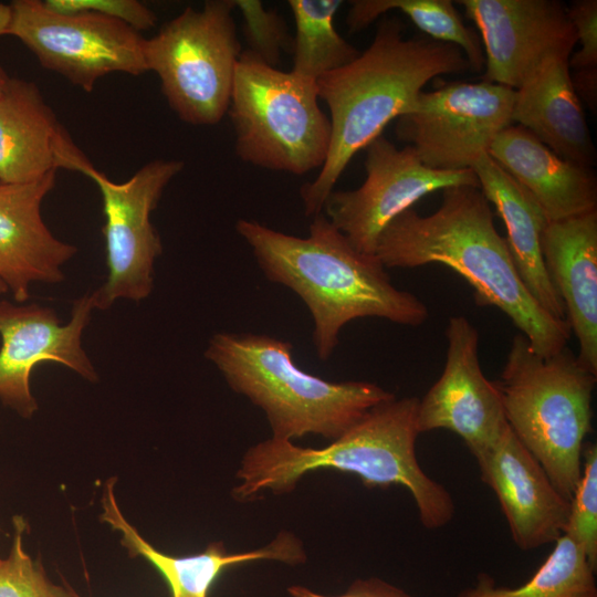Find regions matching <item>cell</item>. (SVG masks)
Listing matches in <instances>:
<instances>
[{
	"label": "cell",
	"instance_id": "1",
	"mask_svg": "<svg viewBox=\"0 0 597 597\" xmlns=\"http://www.w3.org/2000/svg\"><path fill=\"white\" fill-rule=\"evenodd\" d=\"M493 217L480 187H449L433 213L411 207L398 214L380 233L375 254L385 268H450L472 286L480 306L499 308L536 353L554 355L566 347L569 325L528 292Z\"/></svg>",
	"mask_w": 597,
	"mask_h": 597
},
{
	"label": "cell",
	"instance_id": "2",
	"mask_svg": "<svg viewBox=\"0 0 597 597\" xmlns=\"http://www.w3.org/2000/svg\"><path fill=\"white\" fill-rule=\"evenodd\" d=\"M419 398L392 399L371 409L360 421L324 448L296 446L270 438L250 447L240 461L231 491L247 503L270 491L292 492L307 473L336 470L352 473L368 489L402 486L410 493L422 526L449 524L455 506L450 492L431 479L416 454Z\"/></svg>",
	"mask_w": 597,
	"mask_h": 597
},
{
	"label": "cell",
	"instance_id": "3",
	"mask_svg": "<svg viewBox=\"0 0 597 597\" xmlns=\"http://www.w3.org/2000/svg\"><path fill=\"white\" fill-rule=\"evenodd\" d=\"M235 230L265 276L295 292L311 312L321 360L333 354L350 321L378 317L406 326L428 318L426 304L392 285L376 254L357 251L324 213L313 217L307 238L240 219Z\"/></svg>",
	"mask_w": 597,
	"mask_h": 597
},
{
	"label": "cell",
	"instance_id": "4",
	"mask_svg": "<svg viewBox=\"0 0 597 597\" xmlns=\"http://www.w3.org/2000/svg\"><path fill=\"white\" fill-rule=\"evenodd\" d=\"M471 70L455 45L431 38L404 36V24L385 18L370 45L347 65L316 81L329 111L331 145L316 178L302 186L305 213L323 211L350 159L406 114L432 78Z\"/></svg>",
	"mask_w": 597,
	"mask_h": 597
},
{
	"label": "cell",
	"instance_id": "5",
	"mask_svg": "<svg viewBox=\"0 0 597 597\" xmlns=\"http://www.w3.org/2000/svg\"><path fill=\"white\" fill-rule=\"evenodd\" d=\"M290 342L250 333H217L205 352L230 388L265 413L280 440L317 434L337 439L371 409L395 399L362 380L328 381L295 365Z\"/></svg>",
	"mask_w": 597,
	"mask_h": 597
},
{
	"label": "cell",
	"instance_id": "6",
	"mask_svg": "<svg viewBox=\"0 0 597 597\" xmlns=\"http://www.w3.org/2000/svg\"><path fill=\"white\" fill-rule=\"evenodd\" d=\"M596 376L567 347L542 356L520 333L496 381L510 429L569 502L591 431Z\"/></svg>",
	"mask_w": 597,
	"mask_h": 597
},
{
	"label": "cell",
	"instance_id": "7",
	"mask_svg": "<svg viewBox=\"0 0 597 597\" xmlns=\"http://www.w3.org/2000/svg\"><path fill=\"white\" fill-rule=\"evenodd\" d=\"M318 100L315 81L272 67L243 50L227 112L237 156L252 166L298 176L321 169L332 128Z\"/></svg>",
	"mask_w": 597,
	"mask_h": 597
},
{
	"label": "cell",
	"instance_id": "8",
	"mask_svg": "<svg viewBox=\"0 0 597 597\" xmlns=\"http://www.w3.org/2000/svg\"><path fill=\"white\" fill-rule=\"evenodd\" d=\"M234 0L187 7L150 39H145L147 71L178 117L191 125H214L228 112L241 55L232 12Z\"/></svg>",
	"mask_w": 597,
	"mask_h": 597
},
{
	"label": "cell",
	"instance_id": "9",
	"mask_svg": "<svg viewBox=\"0 0 597 597\" xmlns=\"http://www.w3.org/2000/svg\"><path fill=\"white\" fill-rule=\"evenodd\" d=\"M181 160L155 159L129 179L115 182L87 163L80 172L97 186L103 202L107 277L92 293L95 308H109L119 298L139 302L154 286V265L163 252L150 213L170 180L184 168Z\"/></svg>",
	"mask_w": 597,
	"mask_h": 597
},
{
	"label": "cell",
	"instance_id": "10",
	"mask_svg": "<svg viewBox=\"0 0 597 597\" xmlns=\"http://www.w3.org/2000/svg\"><path fill=\"white\" fill-rule=\"evenodd\" d=\"M9 35L19 39L48 70L85 92L109 73L147 72L145 39L127 24L93 13L62 14L40 0H15Z\"/></svg>",
	"mask_w": 597,
	"mask_h": 597
},
{
	"label": "cell",
	"instance_id": "11",
	"mask_svg": "<svg viewBox=\"0 0 597 597\" xmlns=\"http://www.w3.org/2000/svg\"><path fill=\"white\" fill-rule=\"evenodd\" d=\"M515 90L482 81L451 82L421 92L397 118V137L432 169H472L494 138L512 125Z\"/></svg>",
	"mask_w": 597,
	"mask_h": 597
},
{
	"label": "cell",
	"instance_id": "12",
	"mask_svg": "<svg viewBox=\"0 0 597 597\" xmlns=\"http://www.w3.org/2000/svg\"><path fill=\"white\" fill-rule=\"evenodd\" d=\"M365 151L363 185L354 190H333L323 207L327 219L365 254H375L384 229L428 193L455 186L480 187L473 169L429 168L411 146L397 148L383 135Z\"/></svg>",
	"mask_w": 597,
	"mask_h": 597
},
{
	"label": "cell",
	"instance_id": "13",
	"mask_svg": "<svg viewBox=\"0 0 597 597\" xmlns=\"http://www.w3.org/2000/svg\"><path fill=\"white\" fill-rule=\"evenodd\" d=\"M93 310V296L85 294L73 302L71 318L63 324L51 307L0 301V400L4 406L24 418L33 416L38 402L30 379L42 363L62 364L90 381L98 379L82 346Z\"/></svg>",
	"mask_w": 597,
	"mask_h": 597
},
{
	"label": "cell",
	"instance_id": "14",
	"mask_svg": "<svg viewBox=\"0 0 597 597\" xmlns=\"http://www.w3.org/2000/svg\"><path fill=\"white\" fill-rule=\"evenodd\" d=\"M447 357L438 380L419 399V433L444 429L459 436L476 457L494 446L509 427L501 391L479 358V333L471 322L449 318Z\"/></svg>",
	"mask_w": 597,
	"mask_h": 597
},
{
	"label": "cell",
	"instance_id": "15",
	"mask_svg": "<svg viewBox=\"0 0 597 597\" xmlns=\"http://www.w3.org/2000/svg\"><path fill=\"white\" fill-rule=\"evenodd\" d=\"M484 45L483 81L517 90L548 57H569L577 38L556 0H460Z\"/></svg>",
	"mask_w": 597,
	"mask_h": 597
},
{
	"label": "cell",
	"instance_id": "16",
	"mask_svg": "<svg viewBox=\"0 0 597 597\" xmlns=\"http://www.w3.org/2000/svg\"><path fill=\"white\" fill-rule=\"evenodd\" d=\"M474 459L481 480L498 498L519 548L535 549L563 535L569 501L510 427L494 446Z\"/></svg>",
	"mask_w": 597,
	"mask_h": 597
},
{
	"label": "cell",
	"instance_id": "17",
	"mask_svg": "<svg viewBox=\"0 0 597 597\" xmlns=\"http://www.w3.org/2000/svg\"><path fill=\"white\" fill-rule=\"evenodd\" d=\"M55 177L52 171L31 182H0V280L18 303L28 300L33 283L63 281L62 266L77 252L42 219L41 206Z\"/></svg>",
	"mask_w": 597,
	"mask_h": 597
},
{
	"label": "cell",
	"instance_id": "18",
	"mask_svg": "<svg viewBox=\"0 0 597 597\" xmlns=\"http://www.w3.org/2000/svg\"><path fill=\"white\" fill-rule=\"evenodd\" d=\"M88 161L35 83L11 77L0 95V182H31L60 168L80 172Z\"/></svg>",
	"mask_w": 597,
	"mask_h": 597
},
{
	"label": "cell",
	"instance_id": "19",
	"mask_svg": "<svg viewBox=\"0 0 597 597\" xmlns=\"http://www.w3.org/2000/svg\"><path fill=\"white\" fill-rule=\"evenodd\" d=\"M116 478L106 481L101 521L122 533L121 544L130 557L142 556L151 564L168 585L171 597H209L211 587L228 568L256 562L275 561L290 566L307 561L303 542L294 533L281 530L266 545L230 553L223 542L214 541L201 553L175 556L163 553L147 542L123 515L114 495Z\"/></svg>",
	"mask_w": 597,
	"mask_h": 597
},
{
	"label": "cell",
	"instance_id": "20",
	"mask_svg": "<svg viewBox=\"0 0 597 597\" xmlns=\"http://www.w3.org/2000/svg\"><path fill=\"white\" fill-rule=\"evenodd\" d=\"M542 253L578 341L577 359L597 375V210L548 221Z\"/></svg>",
	"mask_w": 597,
	"mask_h": 597
},
{
	"label": "cell",
	"instance_id": "21",
	"mask_svg": "<svg viewBox=\"0 0 597 597\" xmlns=\"http://www.w3.org/2000/svg\"><path fill=\"white\" fill-rule=\"evenodd\" d=\"M488 154L537 202L548 221L597 210L591 168L559 157L524 127L504 128Z\"/></svg>",
	"mask_w": 597,
	"mask_h": 597
},
{
	"label": "cell",
	"instance_id": "22",
	"mask_svg": "<svg viewBox=\"0 0 597 597\" xmlns=\"http://www.w3.org/2000/svg\"><path fill=\"white\" fill-rule=\"evenodd\" d=\"M568 59L552 56L515 90L512 123L524 127L559 157L591 168L596 150Z\"/></svg>",
	"mask_w": 597,
	"mask_h": 597
},
{
	"label": "cell",
	"instance_id": "23",
	"mask_svg": "<svg viewBox=\"0 0 597 597\" xmlns=\"http://www.w3.org/2000/svg\"><path fill=\"white\" fill-rule=\"evenodd\" d=\"M480 189L506 228V244L515 268L534 300L553 317L565 307L545 268L542 234L548 220L537 202L488 154L473 165Z\"/></svg>",
	"mask_w": 597,
	"mask_h": 597
},
{
	"label": "cell",
	"instance_id": "24",
	"mask_svg": "<svg viewBox=\"0 0 597 597\" xmlns=\"http://www.w3.org/2000/svg\"><path fill=\"white\" fill-rule=\"evenodd\" d=\"M295 24L292 38L295 75L317 81L354 61L360 52L345 41L334 27L341 0H289Z\"/></svg>",
	"mask_w": 597,
	"mask_h": 597
},
{
	"label": "cell",
	"instance_id": "25",
	"mask_svg": "<svg viewBox=\"0 0 597 597\" xmlns=\"http://www.w3.org/2000/svg\"><path fill=\"white\" fill-rule=\"evenodd\" d=\"M595 573L578 545L563 534L544 563L521 586H499L489 574L480 573L475 583L457 597H584L597 590Z\"/></svg>",
	"mask_w": 597,
	"mask_h": 597
},
{
	"label": "cell",
	"instance_id": "26",
	"mask_svg": "<svg viewBox=\"0 0 597 597\" xmlns=\"http://www.w3.org/2000/svg\"><path fill=\"white\" fill-rule=\"evenodd\" d=\"M391 10L406 14L429 38L458 46L471 70L480 71L484 66L479 35L463 23L450 0H355L346 18L349 33L367 28Z\"/></svg>",
	"mask_w": 597,
	"mask_h": 597
},
{
	"label": "cell",
	"instance_id": "27",
	"mask_svg": "<svg viewBox=\"0 0 597 597\" xmlns=\"http://www.w3.org/2000/svg\"><path fill=\"white\" fill-rule=\"evenodd\" d=\"M12 524V545L9 555L0 562V597H74L71 588L49 579L40 558L32 559L24 551L28 524L23 516H13Z\"/></svg>",
	"mask_w": 597,
	"mask_h": 597
},
{
	"label": "cell",
	"instance_id": "28",
	"mask_svg": "<svg viewBox=\"0 0 597 597\" xmlns=\"http://www.w3.org/2000/svg\"><path fill=\"white\" fill-rule=\"evenodd\" d=\"M585 554L593 569L597 568V447L585 442L582 474L569 502L564 533Z\"/></svg>",
	"mask_w": 597,
	"mask_h": 597
},
{
	"label": "cell",
	"instance_id": "29",
	"mask_svg": "<svg viewBox=\"0 0 597 597\" xmlns=\"http://www.w3.org/2000/svg\"><path fill=\"white\" fill-rule=\"evenodd\" d=\"M243 20V34L249 52L265 64L276 67L281 54L292 50L285 20L276 10L265 9L259 0H234Z\"/></svg>",
	"mask_w": 597,
	"mask_h": 597
},
{
	"label": "cell",
	"instance_id": "30",
	"mask_svg": "<svg viewBox=\"0 0 597 597\" xmlns=\"http://www.w3.org/2000/svg\"><path fill=\"white\" fill-rule=\"evenodd\" d=\"M43 4L62 14L93 13L121 21L137 32L153 28L156 13L137 0H44Z\"/></svg>",
	"mask_w": 597,
	"mask_h": 597
},
{
	"label": "cell",
	"instance_id": "31",
	"mask_svg": "<svg viewBox=\"0 0 597 597\" xmlns=\"http://www.w3.org/2000/svg\"><path fill=\"white\" fill-rule=\"evenodd\" d=\"M579 50L568 59L575 71L597 69V1L576 0L567 8Z\"/></svg>",
	"mask_w": 597,
	"mask_h": 597
},
{
	"label": "cell",
	"instance_id": "32",
	"mask_svg": "<svg viewBox=\"0 0 597 597\" xmlns=\"http://www.w3.org/2000/svg\"><path fill=\"white\" fill-rule=\"evenodd\" d=\"M287 593L291 597H413L378 577L355 579L343 594L336 596L324 595L303 585H291Z\"/></svg>",
	"mask_w": 597,
	"mask_h": 597
},
{
	"label": "cell",
	"instance_id": "33",
	"mask_svg": "<svg viewBox=\"0 0 597 597\" xmlns=\"http://www.w3.org/2000/svg\"><path fill=\"white\" fill-rule=\"evenodd\" d=\"M572 82L579 100L588 105L593 111L596 109L597 98V69L575 71L570 73Z\"/></svg>",
	"mask_w": 597,
	"mask_h": 597
},
{
	"label": "cell",
	"instance_id": "34",
	"mask_svg": "<svg viewBox=\"0 0 597 597\" xmlns=\"http://www.w3.org/2000/svg\"><path fill=\"white\" fill-rule=\"evenodd\" d=\"M11 6L0 2V36L8 33L11 21Z\"/></svg>",
	"mask_w": 597,
	"mask_h": 597
},
{
	"label": "cell",
	"instance_id": "35",
	"mask_svg": "<svg viewBox=\"0 0 597 597\" xmlns=\"http://www.w3.org/2000/svg\"><path fill=\"white\" fill-rule=\"evenodd\" d=\"M10 76L8 75V73L6 72V70L2 67V65L0 64V95L2 94V92L6 90V87L8 86L9 84V81H10Z\"/></svg>",
	"mask_w": 597,
	"mask_h": 597
},
{
	"label": "cell",
	"instance_id": "36",
	"mask_svg": "<svg viewBox=\"0 0 597 597\" xmlns=\"http://www.w3.org/2000/svg\"><path fill=\"white\" fill-rule=\"evenodd\" d=\"M8 291L7 285L0 280V294L7 293Z\"/></svg>",
	"mask_w": 597,
	"mask_h": 597
},
{
	"label": "cell",
	"instance_id": "37",
	"mask_svg": "<svg viewBox=\"0 0 597 597\" xmlns=\"http://www.w3.org/2000/svg\"><path fill=\"white\" fill-rule=\"evenodd\" d=\"M584 597H597V590H593L589 594L585 595Z\"/></svg>",
	"mask_w": 597,
	"mask_h": 597
},
{
	"label": "cell",
	"instance_id": "38",
	"mask_svg": "<svg viewBox=\"0 0 597 597\" xmlns=\"http://www.w3.org/2000/svg\"><path fill=\"white\" fill-rule=\"evenodd\" d=\"M74 597H80L76 593H74Z\"/></svg>",
	"mask_w": 597,
	"mask_h": 597
},
{
	"label": "cell",
	"instance_id": "39",
	"mask_svg": "<svg viewBox=\"0 0 597 597\" xmlns=\"http://www.w3.org/2000/svg\"><path fill=\"white\" fill-rule=\"evenodd\" d=\"M2 561V558L0 557V562Z\"/></svg>",
	"mask_w": 597,
	"mask_h": 597
}]
</instances>
